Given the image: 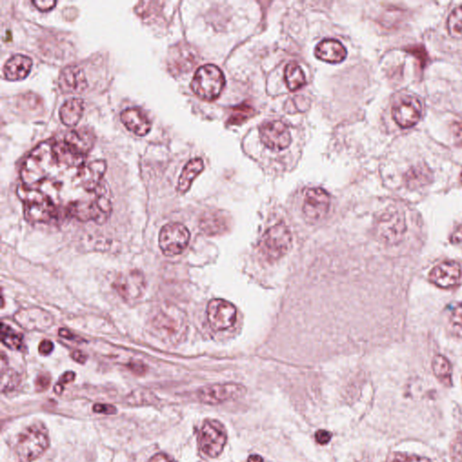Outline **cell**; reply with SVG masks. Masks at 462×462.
<instances>
[{
  "instance_id": "cell-1",
  "label": "cell",
  "mask_w": 462,
  "mask_h": 462,
  "mask_svg": "<svg viewBox=\"0 0 462 462\" xmlns=\"http://www.w3.org/2000/svg\"><path fill=\"white\" fill-rule=\"evenodd\" d=\"M60 166L54 156L53 144L43 143L35 147L25 159L21 169V179L25 187L37 189L46 181L54 168Z\"/></svg>"
},
{
  "instance_id": "cell-2",
  "label": "cell",
  "mask_w": 462,
  "mask_h": 462,
  "mask_svg": "<svg viewBox=\"0 0 462 462\" xmlns=\"http://www.w3.org/2000/svg\"><path fill=\"white\" fill-rule=\"evenodd\" d=\"M18 195L24 204L25 220L32 223H51L57 217V210L51 198L38 189L19 185Z\"/></svg>"
},
{
  "instance_id": "cell-3",
  "label": "cell",
  "mask_w": 462,
  "mask_h": 462,
  "mask_svg": "<svg viewBox=\"0 0 462 462\" xmlns=\"http://www.w3.org/2000/svg\"><path fill=\"white\" fill-rule=\"evenodd\" d=\"M226 85L225 76L214 64L201 66L195 73L191 83L192 92L199 98L213 101L220 97Z\"/></svg>"
},
{
  "instance_id": "cell-4",
  "label": "cell",
  "mask_w": 462,
  "mask_h": 462,
  "mask_svg": "<svg viewBox=\"0 0 462 462\" xmlns=\"http://www.w3.org/2000/svg\"><path fill=\"white\" fill-rule=\"evenodd\" d=\"M50 442L46 428L33 425L25 430L18 439L17 454L22 462H32L39 458L49 447Z\"/></svg>"
},
{
  "instance_id": "cell-5",
  "label": "cell",
  "mask_w": 462,
  "mask_h": 462,
  "mask_svg": "<svg viewBox=\"0 0 462 462\" xmlns=\"http://www.w3.org/2000/svg\"><path fill=\"white\" fill-rule=\"evenodd\" d=\"M292 244L290 230L285 223H279L266 231L259 248L269 261H275L287 254Z\"/></svg>"
},
{
  "instance_id": "cell-6",
  "label": "cell",
  "mask_w": 462,
  "mask_h": 462,
  "mask_svg": "<svg viewBox=\"0 0 462 462\" xmlns=\"http://www.w3.org/2000/svg\"><path fill=\"white\" fill-rule=\"evenodd\" d=\"M190 231L184 224L172 223L162 227L159 234V246L163 255L175 256L182 254L190 242Z\"/></svg>"
},
{
  "instance_id": "cell-7",
  "label": "cell",
  "mask_w": 462,
  "mask_h": 462,
  "mask_svg": "<svg viewBox=\"0 0 462 462\" xmlns=\"http://www.w3.org/2000/svg\"><path fill=\"white\" fill-rule=\"evenodd\" d=\"M226 442V430L219 421L207 420L204 422L199 435V444L205 455L211 458L219 456Z\"/></svg>"
},
{
  "instance_id": "cell-8",
  "label": "cell",
  "mask_w": 462,
  "mask_h": 462,
  "mask_svg": "<svg viewBox=\"0 0 462 462\" xmlns=\"http://www.w3.org/2000/svg\"><path fill=\"white\" fill-rule=\"evenodd\" d=\"M153 326L162 338L170 339V342L181 341L187 332V323L184 314L177 313L162 312L156 316L153 320Z\"/></svg>"
},
{
  "instance_id": "cell-9",
  "label": "cell",
  "mask_w": 462,
  "mask_h": 462,
  "mask_svg": "<svg viewBox=\"0 0 462 462\" xmlns=\"http://www.w3.org/2000/svg\"><path fill=\"white\" fill-rule=\"evenodd\" d=\"M246 388L243 385L229 383L216 384L201 387L197 393L198 399L206 404H220L243 397Z\"/></svg>"
},
{
  "instance_id": "cell-10",
  "label": "cell",
  "mask_w": 462,
  "mask_h": 462,
  "mask_svg": "<svg viewBox=\"0 0 462 462\" xmlns=\"http://www.w3.org/2000/svg\"><path fill=\"white\" fill-rule=\"evenodd\" d=\"M406 231V219L397 211L385 213L377 225V237L387 245H396L402 242Z\"/></svg>"
},
{
  "instance_id": "cell-11",
  "label": "cell",
  "mask_w": 462,
  "mask_h": 462,
  "mask_svg": "<svg viewBox=\"0 0 462 462\" xmlns=\"http://www.w3.org/2000/svg\"><path fill=\"white\" fill-rule=\"evenodd\" d=\"M259 136L262 143L272 151L287 149L292 142V136L287 125L282 121L266 122L259 128Z\"/></svg>"
},
{
  "instance_id": "cell-12",
  "label": "cell",
  "mask_w": 462,
  "mask_h": 462,
  "mask_svg": "<svg viewBox=\"0 0 462 462\" xmlns=\"http://www.w3.org/2000/svg\"><path fill=\"white\" fill-rule=\"evenodd\" d=\"M207 317L208 323L214 330H225L235 323L237 309L230 301L213 299L208 304Z\"/></svg>"
},
{
  "instance_id": "cell-13",
  "label": "cell",
  "mask_w": 462,
  "mask_h": 462,
  "mask_svg": "<svg viewBox=\"0 0 462 462\" xmlns=\"http://www.w3.org/2000/svg\"><path fill=\"white\" fill-rule=\"evenodd\" d=\"M114 288L125 301L139 299L146 291V278L142 272L131 270L118 275L114 282Z\"/></svg>"
},
{
  "instance_id": "cell-14",
  "label": "cell",
  "mask_w": 462,
  "mask_h": 462,
  "mask_svg": "<svg viewBox=\"0 0 462 462\" xmlns=\"http://www.w3.org/2000/svg\"><path fill=\"white\" fill-rule=\"evenodd\" d=\"M422 104L415 96H404L393 106L394 121L402 128H409L418 123L422 116Z\"/></svg>"
},
{
  "instance_id": "cell-15",
  "label": "cell",
  "mask_w": 462,
  "mask_h": 462,
  "mask_svg": "<svg viewBox=\"0 0 462 462\" xmlns=\"http://www.w3.org/2000/svg\"><path fill=\"white\" fill-rule=\"evenodd\" d=\"M198 62V54L188 44H178L169 50L168 63L173 75L190 72Z\"/></svg>"
},
{
  "instance_id": "cell-16",
  "label": "cell",
  "mask_w": 462,
  "mask_h": 462,
  "mask_svg": "<svg viewBox=\"0 0 462 462\" xmlns=\"http://www.w3.org/2000/svg\"><path fill=\"white\" fill-rule=\"evenodd\" d=\"M330 196L322 188H312L304 195L303 211L307 220L318 221L323 219L328 213Z\"/></svg>"
},
{
  "instance_id": "cell-17",
  "label": "cell",
  "mask_w": 462,
  "mask_h": 462,
  "mask_svg": "<svg viewBox=\"0 0 462 462\" xmlns=\"http://www.w3.org/2000/svg\"><path fill=\"white\" fill-rule=\"evenodd\" d=\"M461 266L455 261H444L432 269L429 279L436 287L449 289L456 287L461 279Z\"/></svg>"
},
{
  "instance_id": "cell-18",
  "label": "cell",
  "mask_w": 462,
  "mask_h": 462,
  "mask_svg": "<svg viewBox=\"0 0 462 462\" xmlns=\"http://www.w3.org/2000/svg\"><path fill=\"white\" fill-rule=\"evenodd\" d=\"M63 141L70 152L77 156L86 158L94 146L96 137L92 130L83 127L69 131Z\"/></svg>"
},
{
  "instance_id": "cell-19",
  "label": "cell",
  "mask_w": 462,
  "mask_h": 462,
  "mask_svg": "<svg viewBox=\"0 0 462 462\" xmlns=\"http://www.w3.org/2000/svg\"><path fill=\"white\" fill-rule=\"evenodd\" d=\"M107 170V163L104 160H96V161L85 163L79 169L78 179L80 185L87 192H94L101 185V180Z\"/></svg>"
},
{
  "instance_id": "cell-20",
  "label": "cell",
  "mask_w": 462,
  "mask_h": 462,
  "mask_svg": "<svg viewBox=\"0 0 462 462\" xmlns=\"http://www.w3.org/2000/svg\"><path fill=\"white\" fill-rule=\"evenodd\" d=\"M58 85L63 92L79 94L85 91L88 87V82L85 70L81 67L69 65L61 72Z\"/></svg>"
},
{
  "instance_id": "cell-21",
  "label": "cell",
  "mask_w": 462,
  "mask_h": 462,
  "mask_svg": "<svg viewBox=\"0 0 462 462\" xmlns=\"http://www.w3.org/2000/svg\"><path fill=\"white\" fill-rule=\"evenodd\" d=\"M120 118L124 126L137 136H146L152 127L149 118L139 108H127L122 111Z\"/></svg>"
},
{
  "instance_id": "cell-22",
  "label": "cell",
  "mask_w": 462,
  "mask_h": 462,
  "mask_svg": "<svg viewBox=\"0 0 462 462\" xmlns=\"http://www.w3.org/2000/svg\"><path fill=\"white\" fill-rule=\"evenodd\" d=\"M316 56L329 63H339L346 57V49L341 42L336 39H324L317 44Z\"/></svg>"
},
{
  "instance_id": "cell-23",
  "label": "cell",
  "mask_w": 462,
  "mask_h": 462,
  "mask_svg": "<svg viewBox=\"0 0 462 462\" xmlns=\"http://www.w3.org/2000/svg\"><path fill=\"white\" fill-rule=\"evenodd\" d=\"M33 61L24 54H15L5 63L4 75L9 81H20L27 78L31 72Z\"/></svg>"
},
{
  "instance_id": "cell-24",
  "label": "cell",
  "mask_w": 462,
  "mask_h": 462,
  "mask_svg": "<svg viewBox=\"0 0 462 462\" xmlns=\"http://www.w3.org/2000/svg\"><path fill=\"white\" fill-rule=\"evenodd\" d=\"M15 319L27 330H44L53 323L52 316L40 309L21 310Z\"/></svg>"
},
{
  "instance_id": "cell-25",
  "label": "cell",
  "mask_w": 462,
  "mask_h": 462,
  "mask_svg": "<svg viewBox=\"0 0 462 462\" xmlns=\"http://www.w3.org/2000/svg\"><path fill=\"white\" fill-rule=\"evenodd\" d=\"M200 227L208 236L220 235L225 233L229 227V220L220 211H211L202 215Z\"/></svg>"
},
{
  "instance_id": "cell-26",
  "label": "cell",
  "mask_w": 462,
  "mask_h": 462,
  "mask_svg": "<svg viewBox=\"0 0 462 462\" xmlns=\"http://www.w3.org/2000/svg\"><path fill=\"white\" fill-rule=\"evenodd\" d=\"M101 186L95 192L94 200L91 201L92 220L98 224L104 223L110 218L112 210L111 198L108 192L101 189Z\"/></svg>"
},
{
  "instance_id": "cell-27",
  "label": "cell",
  "mask_w": 462,
  "mask_h": 462,
  "mask_svg": "<svg viewBox=\"0 0 462 462\" xmlns=\"http://www.w3.org/2000/svg\"><path fill=\"white\" fill-rule=\"evenodd\" d=\"M83 111H85V102L82 99H70L64 102L60 108L61 120L67 127H75L81 120Z\"/></svg>"
},
{
  "instance_id": "cell-28",
  "label": "cell",
  "mask_w": 462,
  "mask_h": 462,
  "mask_svg": "<svg viewBox=\"0 0 462 462\" xmlns=\"http://www.w3.org/2000/svg\"><path fill=\"white\" fill-rule=\"evenodd\" d=\"M204 163L201 158L192 159L186 163L180 175L177 185L179 194H184L190 190L192 182L200 173L204 171Z\"/></svg>"
},
{
  "instance_id": "cell-29",
  "label": "cell",
  "mask_w": 462,
  "mask_h": 462,
  "mask_svg": "<svg viewBox=\"0 0 462 462\" xmlns=\"http://www.w3.org/2000/svg\"><path fill=\"white\" fill-rule=\"evenodd\" d=\"M432 173L427 166H417L406 173V184L410 189L423 187L432 181Z\"/></svg>"
},
{
  "instance_id": "cell-30",
  "label": "cell",
  "mask_w": 462,
  "mask_h": 462,
  "mask_svg": "<svg viewBox=\"0 0 462 462\" xmlns=\"http://www.w3.org/2000/svg\"><path fill=\"white\" fill-rule=\"evenodd\" d=\"M285 83L292 92L297 91L306 85V75L299 64L289 63L285 70Z\"/></svg>"
},
{
  "instance_id": "cell-31",
  "label": "cell",
  "mask_w": 462,
  "mask_h": 462,
  "mask_svg": "<svg viewBox=\"0 0 462 462\" xmlns=\"http://www.w3.org/2000/svg\"><path fill=\"white\" fill-rule=\"evenodd\" d=\"M432 370L435 377L445 386L450 387L452 384V366L444 356L436 355L432 361Z\"/></svg>"
},
{
  "instance_id": "cell-32",
  "label": "cell",
  "mask_w": 462,
  "mask_h": 462,
  "mask_svg": "<svg viewBox=\"0 0 462 462\" xmlns=\"http://www.w3.org/2000/svg\"><path fill=\"white\" fill-rule=\"evenodd\" d=\"M1 341L3 344L13 351H22L24 349L23 335L15 332L11 327L6 325L4 323L1 325Z\"/></svg>"
},
{
  "instance_id": "cell-33",
  "label": "cell",
  "mask_w": 462,
  "mask_h": 462,
  "mask_svg": "<svg viewBox=\"0 0 462 462\" xmlns=\"http://www.w3.org/2000/svg\"><path fill=\"white\" fill-rule=\"evenodd\" d=\"M231 111H232V113H231L229 120V124L231 125L242 124L255 113L254 108L248 102H244L242 104L236 106Z\"/></svg>"
},
{
  "instance_id": "cell-34",
  "label": "cell",
  "mask_w": 462,
  "mask_h": 462,
  "mask_svg": "<svg viewBox=\"0 0 462 462\" xmlns=\"http://www.w3.org/2000/svg\"><path fill=\"white\" fill-rule=\"evenodd\" d=\"M447 27L452 37L462 38V5L455 8L448 18Z\"/></svg>"
},
{
  "instance_id": "cell-35",
  "label": "cell",
  "mask_w": 462,
  "mask_h": 462,
  "mask_svg": "<svg viewBox=\"0 0 462 462\" xmlns=\"http://www.w3.org/2000/svg\"><path fill=\"white\" fill-rule=\"evenodd\" d=\"M20 382L17 372L12 370H2L1 377V390L3 393L8 392V391L14 390L18 386Z\"/></svg>"
},
{
  "instance_id": "cell-36",
  "label": "cell",
  "mask_w": 462,
  "mask_h": 462,
  "mask_svg": "<svg viewBox=\"0 0 462 462\" xmlns=\"http://www.w3.org/2000/svg\"><path fill=\"white\" fill-rule=\"evenodd\" d=\"M158 6L159 2H140L139 5H137L135 11L140 17L146 18L158 11Z\"/></svg>"
},
{
  "instance_id": "cell-37",
  "label": "cell",
  "mask_w": 462,
  "mask_h": 462,
  "mask_svg": "<svg viewBox=\"0 0 462 462\" xmlns=\"http://www.w3.org/2000/svg\"><path fill=\"white\" fill-rule=\"evenodd\" d=\"M451 325L455 335L462 337V304L455 308L451 316Z\"/></svg>"
},
{
  "instance_id": "cell-38",
  "label": "cell",
  "mask_w": 462,
  "mask_h": 462,
  "mask_svg": "<svg viewBox=\"0 0 462 462\" xmlns=\"http://www.w3.org/2000/svg\"><path fill=\"white\" fill-rule=\"evenodd\" d=\"M75 380V372L68 371L66 373H64L62 377H61L59 382H57L56 386H54V392L57 394H61L63 392L64 386L65 385L70 383Z\"/></svg>"
},
{
  "instance_id": "cell-39",
  "label": "cell",
  "mask_w": 462,
  "mask_h": 462,
  "mask_svg": "<svg viewBox=\"0 0 462 462\" xmlns=\"http://www.w3.org/2000/svg\"><path fill=\"white\" fill-rule=\"evenodd\" d=\"M392 462H431V461L427 458L416 456V455L397 454L394 455Z\"/></svg>"
},
{
  "instance_id": "cell-40",
  "label": "cell",
  "mask_w": 462,
  "mask_h": 462,
  "mask_svg": "<svg viewBox=\"0 0 462 462\" xmlns=\"http://www.w3.org/2000/svg\"><path fill=\"white\" fill-rule=\"evenodd\" d=\"M451 457L454 462L462 461V435L455 439L451 447Z\"/></svg>"
},
{
  "instance_id": "cell-41",
  "label": "cell",
  "mask_w": 462,
  "mask_h": 462,
  "mask_svg": "<svg viewBox=\"0 0 462 462\" xmlns=\"http://www.w3.org/2000/svg\"><path fill=\"white\" fill-rule=\"evenodd\" d=\"M51 384V377L49 375L44 373L38 375L37 380H35V387L38 392L46 390Z\"/></svg>"
},
{
  "instance_id": "cell-42",
  "label": "cell",
  "mask_w": 462,
  "mask_h": 462,
  "mask_svg": "<svg viewBox=\"0 0 462 462\" xmlns=\"http://www.w3.org/2000/svg\"><path fill=\"white\" fill-rule=\"evenodd\" d=\"M92 410L97 413H104V415H115L117 413V408L111 404H96L92 407Z\"/></svg>"
},
{
  "instance_id": "cell-43",
  "label": "cell",
  "mask_w": 462,
  "mask_h": 462,
  "mask_svg": "<svg viewBox=\"0 0 462 462\" xmlns=\"http://www.w3.org/2000/svg\"><path fill=\"white\" fill-rule=\"evenodd\" d=\"M32 3L42 12L50 11L56 5L54 0H33Z\"/></svg>"
},
{
  "instance_id": "cell-44",
  "label": "cell",
  "mask_w": 462,
  "mask_h": 462,
  "mask_svg": "<svg viewBox=\"0 0 462 462\" xmlns=\"http://www.w3.org/2000/svg\"><path fill=\"white\" fill-rule=\"evenodd\" d=\"M451 132L454 134L455 142L458 144H462V118L454 121L451 125Z\"/></svg>"
},
{
  "instance_id": "cell-45",
  "label": "cell",
  "mask_w": 462,
  "mask_h": 462,
  "mask_svg": "<svg viewBox=\"0 0 462 462\" xmlns=\"http://www.w3.org/2000/svg\"><path fill=\"white\" fill-rule=\"evenodd\" d=\"M332 437V432L326 431V430H319L316 433V442L320 445L328 444Z\"/></svg>"
},
{
  "instance_id": "cell-46",
  "label": "cell",
  "mask_w": 462,
  "mask_h": 462,
  "mask_svg": "<svg viewBox=\"0 0 462 462\" xmlns=\"http://www.w3.org/2000/svg\"><path fill=\"white\" fill-rule=\"evenodd\" d=\"M54 349V343L49 339H44L42 341L39 345V353L42 356H48L53 352Z\"/></svg>"
},
{
  "instance_id": "cell-47",
  "label": "cell",
  "mask_w": 462,
  "mask_h": 462,
  "mask_svg": "<svg viewBox=\"0 0 462 462\" xmlns=\"http://www.w3.org/2000/svg\"><path fill=\"white\" fill-rule=\"evenodd\" d=\"M127 367L133 373L139 375H144L146 371V365L141 363L139 361L130 362Z\"/></svg>"
},
{
  "instance_id": "cell-48",
  "label": "cell",
  "mask_w": 462,
  "mask_h": 462,
  "mask_svg": "<svg viewBox=\"0 0 462 462\" xmlns=\"http://www.w3.org/2000/svg\"><path fill=\"white\" fill-rule=\"evenodd\" d=\"M451 242L454 244L462 243V224L458 227V229L452 233Z\"/></svg>"
},
{
  "instance_id": "cell-49",
  "label": "cell",
  "mask_w": 462,
  "mask_h": 462,
  "mask_svg": "<svg viewBox=\"0 0 462 462\" xmlns=\"http://www.w3.org/2000/svg\"><path fill=\"white\" fill-rule=\"evenodd\" d=\"M149 462H175L173 460L172 458L168 456V455L160 454H156L155 456L150 458Z\"/></svg>"
},
{
  "instance_id": "cell-50",
  "label": "cell",
  "mask_w": 462,
  "mask_h": 462,
  "mask_svg": "<svg viewBox=\"0 0 462 462\" xmlns=\"http://www.w3.org/2000/svg\"><path fill=\"white\" fill-rule=\"evenodd\" d=\"M72 358L75 359L76 362L81 364H85L87 359L85 353L80 351H73L72 353Z\"/></svg>"
},
{
  "instance_id": "cell-51",
  "label": "cell",
  "mask_w": 462,
  "mask_h": 462,
  "mask_svg": "<svg viewBox=\"0 0 462 462\" xmlns=\"http://www.w3.org/2000/svg\"><path fill=\"white\" fill-rule=\"evenodd\" d=\"M59 335L61 337H63V338L70 339V341H75V339H76V336L75 335H73L72 332H69L68 330L61 329L59 332Z\"/></svg>"
},
{
  "instance_id": "cell-52",
  "label": "cell",
  "mask_w": 462,
  "mask_h": 462,
  "mask_svg": "<svg viewBox=\"0 0 462 462\" xmlns=\"http://www.w3.org/2000/svg\"><path fill=\"white\" fill-rule=\"evenodd\" d=\"M248 462H264V460L260 455L253 454L249 457Z\"/></svg>"
},
{
  "instance_id": "cell-53",
  "label": "cell",
  "mask_w": 462,
  "mask_h": 462,
  "mask_svg": "<svg viewBox=\"0 0 462 462\" xmlns=\"http://www.w3.org/2000/svg\"><path fill=\"white\" fill-rule=\"evenodd\" d=\"M461 181L462 182V173H461Z\"/></svg>"
}]
</instances>
